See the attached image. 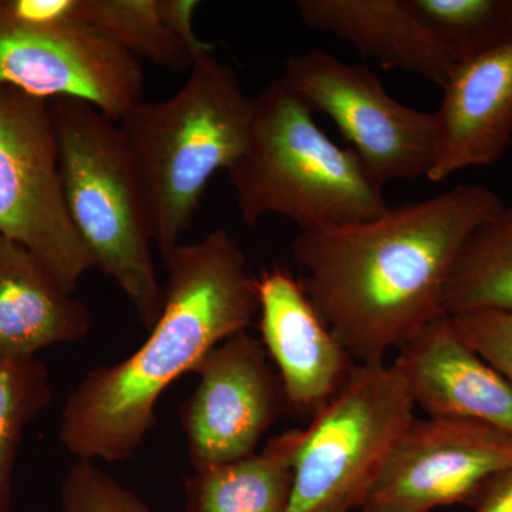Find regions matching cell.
I'll list each match as a JSON object with an SVG mask.
<instances>
[{"label": "cell", "instance_id": "6da1fadb", "mask_svg": "<svg viewBox=\"0 0 512 512\" xmlns=\"http://www.w3.org/2000/svg\"><path fill=\"white\" fill-rule=\"evenodd\" d=\"M504 207L493 190L457 185L375 220L301 231L292 255L313 308L360 365L383 363L441 315L444 288L474 231Z\"/></svg>", "mask_w": 512, "mask_h": 512}, {"label": "cell", "instance_id": "7a4b0ae2", "mask_svg": "<svg viewBox=\"0 0 512 512\" xmlns=\"http://www.w3.org/2000/svg\"><path fill=\"white\" fill-rule=\"evenodd\" d=\"M164 306L127 359L90 370L67 396L59 437L77 460H130L156 426L161 394L259 312L258 278L225 229L164 258Z\"/></svg>", "mask_w": 512, "mask_h": 512}, {"label": "cell", "instance_id": "3957f363", "mask_svg": "<svg viewBox=\"0 0 512 512\" xmlns=\"http://www.w3.org/2000/svg\"><path fill=\"white\" fill-rule=\"evenodd\" d=\"M227 173L247 225L274 214L301 231H325L375 220L390 208L355 151L323 133L282 77L254 97L247 147Z\"/></svg>", "mask_w": 512, "mask_h": 512}, {"label": "cell", "instance_id": "277c9868", "mask_svg": "<svg viewBox=\"0 0 512 512\" xmlns=\"http://www.w3.org/2000/svg\"><path fill=\"white\" fill-rule=\"evenodd\" d=\"M252 116L254 97L210 53L192 63L180 92L140 101L117 123L140 171L163 259L190 229L211 178L244 153Z\"/></svg>", "mask_w": 512, "mask_h": 512}, {"label": "cell", "instance_id": "5b68a950", "mask_svg": "<svg viewBox=\"0 0 512 512\" xmlns=\"http://www.w3.org/2000/svg\"><path fill=\"white\" fill-rule=\"evenodd\" d=\"M64 198L96 269L116 282L144 328L164 306L143 180L119 124L86 101L49 100Z\"/></svg>", "mask_w": 512, "mask_h": 512}, {"label": "cell", "instance_id": "8992f818", "mask_svg": "<svg viewBox=\"0 0 512 512\" xmlns=\"http://www.w3.org/2000/svg\"><path fill=\"white\" fill-rule=\"evenodd\" d=\"M414 403L393 365H356L311 417L293 471L286 512H352L414 419Z\"/></svg>", "mask_w": 512, "mask_h": 512}, {"label": "cell", "instance_id": "52a82bcc", "mask_svg": "<svg viewBox=\"0 0 512 512\" xmlns=\"http://www.w3.org/2000/svg\"><path fill=\"white\" fill-rule=\"evenodd\" d=\"M0 235L35 256L64 291L96 269L64 198L49 101L0 84Z\"/></svg>", "mask_w": 512, "mask_h": 512}, {"label": "cell", "instance_id": "ba28073f", "mask_svg": "<svg viewBox=\"0 0 512 512\" xmlns=\"http://www.w3.org/2000/svg\"><path fill=\"white\" fill-rule=\"evenodd\" d=\"M282 80L313 113L326 114L380 185L429 174L436 150V119L404 106L365 66L326 50L288 57Z\"/></svg>", "mask_w": 512, "mask_h": 512}, {"label": "cell", "instance_id": "9c48e42d", "mask_svg": "<svg viewBox=\"0 0 512 512\" xmlns=\"http://www.w3.org/2000/svg\"><path fill=\"white\" fill-rule=\"evenodd\" d=\"M512 471V434L478 421L414 419L367 491L362 512H431L470 507L481 490Z\"/></svg>", "mask_w": 512, "mask_h": 512}, {"label": "cell", "instance_id": "30bf717a", "mask_svg": "<svg viewBox=\"0 0 512 512\" xmlns=\"http://www.w3.org/2000/svg\"><path fill=\"white\" fill-rule=\"evenodd\" d=\"M192 372L200 382L180 419L194 473L252 456L288 412L281 377L261 339L248 330L215 346Z\"/></svg>", "mask_w": 512, "mask_h": 512}, {"label": "cell", "instance_id": "8fae6325", "mask_svg": "<svg viewBox=\"0 0 512 512\" xmlns=\"http://www.w3.org/2000/svg\"><path fill=\"white\" fill-rule=\"evenodd\" d=\"M0 84L42 100L76 99L119 123L143 97L137 57L82 23L0 37Z\"/></svg>", "mask_w": 512, "mask_h": 512}, {"label": "cell", "instance_id": "7c38bea8", "mask_svg": "<svg viewBox=\"0 0 512 512\" xmlns=\"http://www.w3.org/2000/svg\"><path fill=\"white\" fill-rule=\"evenodd\" d=\"M259 332L281 377L289 412L312 417L356 365L313 308L301 281L274 266L258 278Z\"/></svg>", "mask_w": 512, "mask_h": 512}, {"label": "cell", "instance_id": "4fadbf2b", "mask_svg": "<svg viewBox=\"0 0 512 512\" xmlns=\"http://www.w3.org/2000/svg\"><path fill=\"white\" fill-rule=\"evenodd\" d=\"M392 365L429 417L478 421L512 434V383L458 336L450 316L421 329Z\"/></svg>", "mask_w": 512, "mask_h": 512}, {"label": "cell", "instance_id": "5bb4252c", "mask_svg": "<svg viewBox=\"0 0 512 512\" xmlns=\"http://www.w3.org/2000/svg\"><path fill=\"white\" fill-rule=\"evenodd\" d=\"M434 119L436 150L427 174L433 183L504 156L512 140V40L454 66Z\"/></svg>", "mask_w": 512, "mask_h": 512}, {"label": "cell", "instance_id": "9a60e30c", "mask_svg": "<svg viewBox=\"0 0 512 512\" xmlns=\"http://www.w3.org/2000/svg\"><path fill=\"white\" fill-rule=\"evenodd\" d=\"M303 25L330 33L376 59L386 70H406L443 87L457 62L406 0H299Z\"/></svg>", "mask_w": 512, "mask_h": 512}, {"label": "cell", "instance_id": "2e32d148", "mask_svg": "<svg viewBox=\"0 0 512 512\" xmlns=\"http://www.w3.org/2000/svg\"><path fill=\"white\" fill-rule=\"evenodd\" d=\"M92 328L84 303L64 291L18 242L0 235V359L83 339Z\"/></svg>", "mask_w": 512, "mask_h": 512}, {"label": "cell", "instance_id": "e0dca14e", "mask_svg": "<svg viewBox=\"0 0 512 512\" xmlns=\"http://www.w3.org/2000/svg\"><path fill=\"white\" fill-rule=\"evenodd\" d=\"M302 430L269 440L261 453L197 471L185 480V512H286Z\"/></svg>", "mask_w": 512, "mask_h": 512}, {"label": "cell", "instance_id": "ac0fdd59", "mask_svg": "<svg viewBox=\"0 0 512 512\" xmlns=\"http://www.w3.org/2000/svg\"><path fill=\"white\" fill-rule=\"evenodd\" d=\"M441 308L447 316L512 312V207L504 205L467 239L451 268Z\"/></svg>", "mask_w": 512, "mask_h": 512}, {"label": "cell", "instance_id": "d6986e66", "mask_svg": "<svg viewBox=\"0 0 512 512\" xmlns=\"http://www.w3.org/2000/svg\"><path fill=\"white\" fill-rule=\"evenodd\" d=\"M82 23L134 57L173 72L191 70L190 53L165 28L156 0H83Z\"/></svg>", "mask_w": 512, "mask_h": 512}, {"label": "cell", "instance_id": "ffe728a7", "mask_svg": "<svg viewBox=\"0 0 512 512\" xmlns=\"http://www.w3.org/2000/svg\"><path fill=\"white\" fill-rule=\"evenodd\" d=\"M410 10L466 62L512 40V0H406Z\"/></svg>", "mask_w": 512, "mask_h": 512}, {"label": "cell", "instance_id": "44dd1931", "mask_svg": "<svg viewBox=\"0 0 512 512\" xmlns=\"http://www.w3.org/2000/svg\"><path fill=\"white\" fill-rule=\"evenodd\" d=\"M52 400L49 370L36 357L0 359V512L12 504V477L26 427Z\"/></svg>", "mask_w": 512, "mask_h": 512}, {"label": "cell", "instance_id": "7402d4cb", "mask_svg": "<svg viewBox=\"0 0 512 512\" xmlns=\"http://www.w3.org/2000/svg\"><path fill=\"white\" fill-rule=\"evenodd\" d=\"M62 512H153L137 494L97 467L77 460L60 488Z\"/></svg>", "mask_w": 512, "mask_h": 512}, {"label": "cell", "instance_id": "603a6c76", "mask_svg": "<svg viewBox=\"0 0 512 512\" xmlns=\"http://www.w3.org/2000/svg\"><path fill=\"white\" fill-rule=\"evenodd\" d=\"M450 319L458 336L512 383V312H468Z\"/></svg>", "mask_w": 512, "mask_h": 512}, {"label": "cell", "instance_id": "cb8c5ba5", "mask_svg": "<svg viewBox=\"0 0 512 512\" xmlns=\"http://www.w3.org/2000/svg\"><path fill=\"white\" fill-rule=\"evenodd\" d=\"M82 12L83 0H0V37L82 23Z\"/></svg>", "mask_w": 512, "mask_h": 512}, {"label": "cell", "instance_id": "d4e9b609", "mask_svg": "<svg viewBox=\"0 0 512 512\" xmlns=\"http://www.w3.org/2000/svg\"><path fill=\"white\" fill-rule=\"evenodd\" d=\"M157 12L165 25V28L173 33L175 39L181 43L190 53L192 63L205 55L214 53V46L204 42L195 33V10L200 6L197 0H156Z\"/></svg>", "mask_w": 512, "mask_h": 512}, {"label": "cell", "instance_id": "484cf974", "mask_svg": "<svg viewBox=\"0 0 512 512\" xmlns=\"http://www.w3.org/2000/svg\"><path fill=\"white\" fill-rule=\"evenodd\" d=\"M470 507L476 512H512V471L485 485Z\"/></svg>", "mask_w": 512, "mask_h": 512}, {"label": "cell", "instance_id": "4316f807", "mask_svg": "<svg viewBox=\"0 0 512 512\" xmlns=\"http://www.w3.org/2000/svg\"><path fill=\"white\" fill-rule=\"evenodd\" d=\"M329 512H348V511H329Z\"/></svg>", "mask_w": 512, "mask_h": 512}]
</instances>
